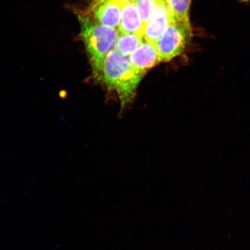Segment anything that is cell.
<instances>
[{"label":"cell","instance_id":"8","mask_svg":"<svg viewBox=\"0 0 250 250\" xmlns=\"http://www.w3.org/2000/svg\"><path fill=\"white\" fill-rule=\"evenodd\" d=\"M144 37L140 34L120 33L115 49L121 54L129 56L142 44Z\"/></svg>","mask_w":250,"mask_h":250},{"label":"cell","instance_id":"10","mask_svg":"<svg viewBox=\"0 0 250 250\" xmlns=\"http://www.w3.org/2000/svg\"><path fill=\"white\" fill-rule=\"evenodd\" d=\"M144 24L154 17L162 2L159 0H135L134 2Z\"/></svg>","mask_w":250,"mask_h":250},{"label":"cell","instance_id":"12","mask_svg":"<svg viewBox=\"0 0 250 250\" xmlns=\"http://www.w3.org/2000/svg\"><path fill=\"white\" fill-rule=\"evenodd\" d=\"M242 1L243 2H248L250 1V0H242Z\"/></svg>","mask_w":250,"mask_h":250},{"label":"cell","instance_id":"9","mask_svg":"<svg viewBox=\"0 0 250 250\" xmlns=\"http://www.w3.org/2000/svg\"><path fill=\"white\" fill-rule=\"evenodd\" d=\"M192 0H166L168 10L174 20L190 22L189 12Z\"/></svg>","mask_w":250,"mask_h":250},{"label":"cell","instance_id":"11","mask_svg":"<svg viewBox=\"0 0 250 250\" xmlns=\"http://www.w3.org/2000/svg\"><path fill=\"white\" fill-rule=\"evenodd\" d=\"M122 1L134 2L135 0H120Z\"/></svg>","mask_w":250,"mask_h":250},{"label":"cell","instance_id":"3","mask_svg":"<svg viewBox=\"0 0 250 250\" xmlns=\"http://www.w3.org/2000/svg\"><path fill=\"white\" fill-rule=\"evenodd\" d=\"M193 36L190 22L174 20L171 17L167 29L155 44L161 62H169L182 55Z\"/></svg>","mask_w":250,"mask_h":250},{"label":"cell","instance_id":"5","mask_svg":"<svg viewBox=\"0 0 250 250\" xmlns=\"http://www.w3.org/2000/svg\"><path fill=\"white\" fill-rule=\"evenodd\" d=\"M170 20L171 15L167 4L161 2L154 17L145 25L144 39L155 45L167 29Z\"/></svg>","mask_w":250,"mask_h":250},{"label":"cell","instance_id":"6","mask_svg":"<svg viewBox=\"0 0 250 250\" xmlns=\"http://www.w3.org/2000/svg\"><path fill=\"white\" fill-rule=\"evenodd\" d=\"M129 59L134 68L145 74L161 62L155 45L145 40L129 56Z\"/></svg>","mask_w":250,"mask_h":250},{"label":"cell","instance_id":"2","mask_svg":"<svg viewBox=\"0 0 250 250\" xmlns=\"http://www.w3.org/2000/svg\"><path fill=\"white\" fill-rule=\"evenodd\" d=\"M145 74L134 68L129 57L121 54L116 49L109 53L103 64V81L108 89L116 92L122 107L133 101Z\"/></svg>","mask_w":250,"mask_h":250},{"label":"cell","instance_id":"1","mask_svg":"<svg viewBox=\"0 0 250 250\" xmlns=\"http://www.w3.org/2000/svg\"><path fill=\"white\" fill-rule=\"evenodd\" d=\"M74 9L79 21L81 38L91 65L94 79L101 82L105 59L115 49L120 31L101 24L87 9Z\"/></svg>","mask_w":250,"mask_h":250},{"label":"cell","instance_id":"7","mask_svg":"<svg viewBox=\"0 0 250 250\" xmlns=\"http://www.w3.org/2000/svg\"><path fill=\"white\" fill-rule=\"evenodd\" d=\"M143 24L134 2L123 1L120 26V33H133L143 36Z\"/></svg>","mask_w":250,"mask_h":250},{"label":"cell","instance_id":"13","mask_svg":"<svg viewBox=\"0 0 250 250\" xmlns=\"http://www.w3.org/2000/svg\"><path fill=\"white\" fill-rule=\"evenodd\" d=\"M159 1L162 2H166V0H159Z\"/></svg>","mask_w":250,"mask_h":250},{"label":"cell","instance_id":"4","mask_svg":"<svg viewBox=\"0 0 250 250\" xmlns=\"http://www.w3.org/2000/svg\"><path fill=\"white\" fill-rule=\"evenodd\" d=\"M122 4L120 0H92L87 10L101 24L118 29Z\"/></svg>","mask_w":250,"mask_h":250}]
</instances>
